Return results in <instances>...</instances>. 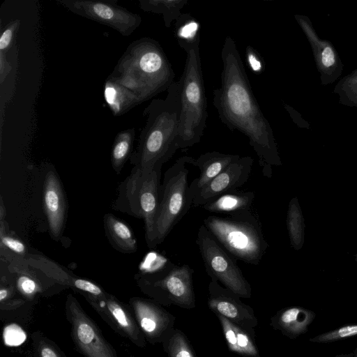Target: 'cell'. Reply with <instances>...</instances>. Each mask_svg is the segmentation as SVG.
Here are the masks:
<instances>
[{"mask_svg":"<svg viewBox=\"0 0 357 357\" xmlns=\"http://www.w3.org/2000/svg\"><path fill=\"white\" fill-rule=\"evenodd\" d=\"M221 86L213 90V105L230 130L249 139L264 176H272V166L282 165L271 126L252 93L237 45L227 36L221 51Z\"/></svg>","mask_w":357,"mask_h":357,"instance_id":"cell-1","label":"cell"},{"mask_svg":"<svg viewBox=\"0 0 357 357\" xmlns=\"http://www.w3.org/2000/svg\"><path fill=\"white\" fill-rule=\"evenodd\" d=\"M167 91L165 99H154L144 109L146 123L129 159L133 167L144 171L162 167L178 149L180 81L174 82Z\"/></svg>","mask_w":357,"mask_h":357,"instance_id":"cell-2","label":"cell"},{"mask_svg":"<svg viewBox=\"0 0 357 357\" xmlns=\"http://www.w3.org/2000/svg\"><path fill=\"white\" fill-rule=\"evenodd\" d=\"M107 77L132 91L143 102L167 90L175 73L160 43L144 37L128 45Z\"/></svg>","mask_w":357,"mask_h":357,"instance_id":"cell-3","label":"cell"},{"mask_svg":"<svg viewBox=\"0 0 357 357\" xmlns=\"http://www.w3.org/2000/svg\"><path fill=\"white\" fill-rule=\"evenodd\" d=\"M199 39L179 43L186 52L181 83V115L177 146L185 149L199 143L208 117L204 82L201 68Z\"/></svg>","mask_w":357,"mask_h":357,"instance_id":"cell-4","label":"cell"},{"mask_svg":"<svg viewBox=\"0 0 357 357\" xmlns=\"http://www.w3.org/2000/svg\"><path fill=\"white\" fill-rule=\"evenodd\" d=\"M203 223L226 251L247 264L258 265L268 247L259 217L251 209L209 215Z\"/></svg>","mask_w":357,"mask_h":357,"instance_id":"cell-5","label":"cell"},{"mask_svg":"<svg viewBox=\"0 0 357 357\" xmlns=\"http://www.w3.org/2000/svg\"><path fill=\"white\" fill-rule=\"evenodd\" d=\"M161 169L162 167H156L151 171H144L133 167L119 185L118 195L112 204L114 210L144 220L145 240L149 248L157 245L155 218Z\"/></svg>","mask_w":357,"mask_h":357,"instance_id":"cell-6","label":"cell"},{"mask_svg":"<svg viewBox=\"0 0 357 357\" xmlns=\"http://www.w3.org/2000/svg\"><path fill=\"white\" fill-rule=\"evenodd\" d=\"M193 273L188 264L178 266L157 255L154 265L137 275V282L144 292L161 304L192 309L195 307Z\"/></svg>","mask_w":357,"mask_h":357,"instance_id":"cell-7","label":"cell"},{"mask_svg":"<svg viewBox=\"0 0 357 357\" xmlns=\"http://www.w3.org/2000/svg\"><path fill=\"white\" fill-rule=\"evenodd\" d=\"M195 158L182 156L165 172L159 190L158 208L155 218L157 245L162 243L174 227L188 213L193 199L189 191L187 165Z\"/></svg>","mask_w":357,"mask_h":357,"instance_id":"cell-8","label":"cell"},{"mask_svg":"<svg viewBox=\"0 0 357 357\" xmlns=\"http://www.w3.org/2000/svg\"><path fill=\"white\" fill-rule=\"evenodd\" d=\"M196 243L211 280L221 282L241 298L251 297L250 284L236 259L219 244L204 225L199 228Z\"/></svg>","mask_w":357,"mask_h":357,"instance_id":"cell-9","label":"cell"},{"mask_svg":"<svg viewBox=\"0 0 357 357\" xmlns=\"http://www.w3.org/2000/svg\"><path fill=\"white\" fill-rule=\"evenodd\" d=\"M70 12L91 20L119 32L130 36L141 24L139 15L117 3L116 0H57Z\"/></svg>","mask_w":357,"mask_h":357,"instance_id":"cell-10","label":"cell"},{"mask_svg":"<svg viewBox=\"0 0 357 357\" xmlns=\"http://www.w3.org/2000/svg\"><path fill=\"white\" fill-rule=\"evenodd\" d=\"M240 296L221 286L215 280L208 284V307L215 314L223 316L231 323L255 337L258 320L252 308L243 303Z\"/></svg>","mask_w":357,"mask_h":357,"instance_id":"cell-11","label":"cell"},{"mask_svg":"<svg viewBox=\"0 0 357 357\" xmlns=\"http://www.w3.org/2000/svg\"><path fill=\"white\" fill-rule=\"evenodd\" d=\"M294 17L312 48L321 84H333L340 77L343 70V64L336 50L331 42L317 36L307 16L295 15Z\"/></svg>","mask_w":357,"mask_h":357,"instance_id":"cell-12","label":"cell"},{"mask_svg":"<svg viewBox=\"0 0 357 357\" xmlns=\"http://www.w3.org/2000/svg\"><path fill=\"white\" fill-rule=\"evenodd\" d=\"M68 307L74 340L84 354L86 357H116L95 324L72 295L68 296Z\"/></svg>","mask_w":357,"mask_h":357,"instance_id":"cell-13","label":"cell"},{"mask_svg":"<svg viewBox=\"0 0 357 357\" xmlns=\"http://www.w3.org/2000/svg\"><path fill=\"white\" fill-rule=\"evenodd\" d=\"M253 161L251 156H244L230 164L198 192L192 205L202 206L221 195L237 191L248 181Z\"/></svg>","mask_w":357,"mask_h":357,"instance_id":"cell-14","label":"cell"},{"mask_svg":"<svg viewBox=\"0 0 357 357\" xmlns=\"http://www.w3.org/2000/svg\"><path fill=\"white\" fill-rule=\"evenodd\" d=\"M43 201L50 236L59 241L66 225L68 202L62 183L54 169H50L45 174Z\"/></svg>","mask_w":357,"mask_h":357,"instance_id":"cell-15","label":"cell"},{"mask_svg":"<svg viewBox=\"0 0 357 357\" xmlns=\"http://www.w3.org/2000/svg\"><path fill=\"white\" fill-rule=\"evenodd\" d=\"M140 328L152 342H164L174 330L176 317L159 305L143 298L131 300Z\"/></svg>","mask_w":357,"mask_h":357,"instance_id":"cell-16","label":"cell"},{"mask_svg":"<svg viewBox=\"0 0 357 357\" xmlns=\"http://www.w3.org/2000/svg\"><path fill=\"white\" fill-rule=\"evenodd\" d=\"M240 158L238 155L211 151L203 153L195 159L192 165L200 170V174L189 185V191L192 199L212 179Z\"/></svg>","mask_w":357,"mask_h":357,"instance_id":"cell-17","label":"cell"},{"mask_svg":"<svg viewBox=\"0 0 357 357\" xmlns=\"http://www.w3.org/2000/svg\"><path fill=\"white\" fill-rule=\"evenodd\" d=\"M105 236L114 249L123 254H132L137 250V242L132 229L123 220L112 213L103 216Z\"/></svg>","mask_w":357,"mask_h":357,"instance_id":"cell-18","label":"cell"},{"mask_svg":"<svg viewBox=\"0 0 357 357\" xmlns=\"http://www.w3.org/2000/svg\"><path fill=\"white\" fill-rule=\"evenodd\" d=\"M314 313L301 307H291L279 312L271 319V326L283 334L294 338L307 332Z\"/></svg>","mask_w":357,"mask_h":357,"instance_id":"cell-19","label":"cell"},{"mask_svg":"<svg viewBox=\"0 0 357 357\" xmlns=\"http://www.w3.org/2000/svg\"><path fill=\"white\" fill-rule=\"evenodd\" d=\"M104 98L115 116L126 114L142 102L132 91L108 77L104 85Z\"/></svg>","mask_w":357,"mask_h":357,"instance_id":"cell-20","label":"cell"},{"mask_svg":"<svg viewBox=\"0 0 357 357\" xmlns=\"http://www.w3.org/2000/svg\"><path fill=\"white\" fill-rule=\"evenodd\" d=\"M253 191H234L221 195L202 206L211 213H234L250 209L255 199Z\"/></svg>","mask_w":357,"mask_h":357,"instance_id":"cell-21","label":"cell"},{"mask_svg":"<svg viewBox=\"0 0 357 357\" xmlns=\"http://www.w3.org/2000/svg\"><path fill=\"white\" fill-rule=\"evenodd\" d=\"M135 137V129L130 128L121 130L114 138L111 151V165L116 174L121 172L134 151Z\"/></svg>","mask_w":357,"mask_h":357,"instance_id":"cell-22","label":"cell"},{"mask_svg":"<svg viewBox=\"0 0 357 357\" xmlns=\"http://www.w3.org/2000/svg\"><path fill=\"white\" fill-rule=\"evenodd\" d=\"M287 228L290 244L295 250H300L305 240V220L296 197L291 199L287 212Z\"/></svg>","mask_w":357,"mask_h":357,"instance_id":"cell-23","label":"cell"},{"mask_svg":"<svg viewBox=\"0 0 357 357\" xmlns=\"http://www.w3.org/2000/svg\"><path fill=\"white\" fill-rule=\"evenodd\" d=\"M188 0H139V7L147 13L162 15L166 28L181 16Z\"/></svg>","mask_w":357,"mask_h":357,"instance_id":"cell-24","label":"cell"},{"mask_svg":"<svg viewBox=\"0 0 357 357\" xmlns=\"http://www.w3.org/2000/svg\"><path fill=\"white\" fill-rule=\"evenodd\" d=\"M104 303L107 310L116 321L118 325L129 335L132 340L143 342V340L139 337V333L137 326L132 319L125 311L124 308L112 296H104Z\"/></svg>","mask_w":357,"mask_h":357,"instance_id":"cell-25","label":"cell"},{"mask_svg":"<svg viewBox=\"0 0 357 357\" xmlns=\"http://www.w3.org/2000/svg\"><path fill=\"white\" fill-rule=\"evenodd\" d=\"M339 102L347 107H357V68L340 79L334 87Z\"/></svg>","mask_w":357,"mask_h":357,"instance_id":"cell-26","label":"cell"},{"mask_svg":"<svg viewBox=\"0 0 357 357\" xmlns=\"http://www.w3.org/2000/svg\"><path fill=\"white\" fill-rule=\"evenodd\" d=\"M174 33L178 43L200 38L199 23L190 14L182 13L176 20Z\"/></svg>","mask_w":357,"mask_h":357,"instance_id":"cell-27","label":"cell"},{"mask_svg":"<svg viewBox=\"0 0 357 357\" xmlns=\"http://www.w3.org/2000/svg\"><path fill=\"white\" fill-rule=\"evenodd\" d=\"M163 343L169 357H195L187 337L178 329L174 328Z\"/></svg>","mask_w":357,"mask_h":357,"instance_id":"cell-28","label":"cell"},{"mask_svg":"<svg viewBox=\"0 0 357 357\" xmlns=\"http://www.w3.org/2000/svg\"><path fill=\"white\" fill-rule=\"evenodd\" d=\"M357 335V324L342 326L310 339L313 342H331Z\"/></svg>","mask_w":357,"mask_h":357,"instance_id":"cell-29","label":"cell"},{"mask_svg":"<svg viewBox=\"0 0 357 357\" xmlns=\"http://www.w3.org/2000/svg\"><path fill=\"white\" fill-rule=\"evenodd\" d=\"M239 354L245 357H258L259 352L252 337L242 328L235 325Z\"/></svg>","mask_w":357,"mask_h":357,"instance_id":"cell-30","label":"cell"},{"mask_svg":"<svg viewBox=\"0 0 357 357\" xmlns=\"http://www.w3.org/2000/svg\"><path fill=\"white\" fill-rule=\"evenodd\" d=\"M20 26V20H14L4 27L0 36V52L7 53L15 45L14 40Z\"/></svg>","mask_w":357,"mask_h":357,"instance_id":"cell-31","label":"cell"},{"mask_svg":"<svg viewBox=\"0 0 357 357\" xmlns=\"http://www.w3.org/2000/svg\"><path fill=\"white\" fill-rule=\"evenodd\" d=\"M3 337L6 345L16 347L22 344L26 340V335L19 326L13 324L5 327Z\"/></svg>","mask_w":357,"mask_h":357,"instance_id":"cell-32","label":"cell"},{"mask_svg":"<svg viewBox=\"0 0 357 357\" xmlns=\"http://www.w3.org/2000/svg\"><path fill=\"white\" fill-rule=\"evenodd\" d=\"M3 223V221H1L0 240L1 247L4 246L15 253L21 255H24L26 251V245L18 238L7 234Z\"/></svg>","mask_w":357,"mask_h":357,"instance_id":"cell-33","label":"cell"},{"mask_svg":"<svg viewBox=\"0 0 357 357\" xmlns=\"http://www.w3.org/2000/svg\"><path fill=\"white\" fill-rule=\"evenodd\" d=\"M216 315L221 324L222 331L229 350L239 354L235 325L223 316L220 314Z\"/></svg>","mask_w":357,"mask_h":357,"instance_id":"cell-34","label":"cell"},{"mask_svg":"<svg viewBox=\"0 0 357 357\" xmlns=\"http://www.w3.org/2000/svg\"><path fill=\"white\" fill-rule=\"evenodd\" d=\"M245 58L253 73L259 75L263 72L264 61L259 53L251 45H247L245 48Z\"/></svg>","mask_w":357,"mask_h":357,"instance_id":"cell-35","label":"cell"},{"mask_svg":"<svg viewBox=\"0 0 357 357\" xmlns=\"http://www.w3.org/2000/svg\"><path fill=\"white\" fill-rule=\"evenodd\" d=\"M73 284L78 289L87 292L93 296H102L105 295L100 287L89 280L77 278L74 280Z\"/></svg>","mask_w":357,"mask_h":357,"instance_id":"cell-36","label":"cell"},{"mask_svg":"<svg viewBox=\"0 0 357 357\" xmlns=\"http://www.w3.org/2000/svg\"><path fill=\"white\" fill-rule=\"evenodd\" d=\"M17 287L20 290L26 295L33 294L37 290V283L29 275H22L17 279Z\"/></svg>","mask_w":357,"mask_h":357,"instance_id":"cell-37","label":"cell"},{"mask_svg":"<svg viewBox=\"0 0 357 357\" xmlns=\"http://www.w3.org/2000/svg\"><path fill=\"white\" fill-rule=\"evenodd\" d=\"M7 53L0 52V84H1L10 74L12 63L8 60Z\"/></svg>","mask_w":357,"mask_h":357,"instance_id":"cell-38","label":"cell"},{"mask_svg":"<svg viewBox=\"0 0 357 357\" xmlns=\"http://www.w3.org/2000/svg\"><path fill=\"white\" fill-rule=\"evenodd\" d=\"M40 355L41 357H59L55 351L48 346H44L42 347L40 350Z\"/></svg>","mask_w":357,"mask_h":357,"instance_id":"cell-39","label":"cell"},{"mask_svg":"<svg viewBox=\"0 0 357 357\" xmlns=\"http://www.w3.org/2000/svg\"><path fill=\"white\" fill-rule=\"evenodd\" d=\"M6 218V209L3 205L2 197H1V204H0V221H4V218Z\"/></svg>","mask_w":357,"mask_h":357,"instance_id":"cell-40","label":"cell"},{"mask_svg":"<svg viewBox=\"0 0 357 357\" xmlns=\"http://www.w3.org/2000/svg\"><path fill=\"white\" fill-rule=\"evenodd\" d=\"M8 296V289L1 287L0 289V301H3Z\"/></svg>","mask_w":357,"mask_h":357,"instance_id":"cell-41","label":"cell"},{"mask_svg":"<svg viewBox=\"0 0 357 357\" xmlns=\"http://www.w3.org/2000/svg\"><path fill=\"white\" fill-rule=\"evenodd\" d=\"M354 259L357 262V253H356L354 255Z\"/></svg>","mask_w":357,"mask_h":357,"instance_id":"cell-42","label":"cell"},{"mask_svg":"<svg viewBox=\"0 0 357 357\" xmlns=\"http://www.w3.org/2000/svg\"><path fill=\"white\" fill-rule=\"evenodd\" d=\"M354 357H357V349L354 351Z\"/></svg>","mask_w":357,"mask_h":357,"instance_id":"cell-43","label":"cell"}]
</instances>
